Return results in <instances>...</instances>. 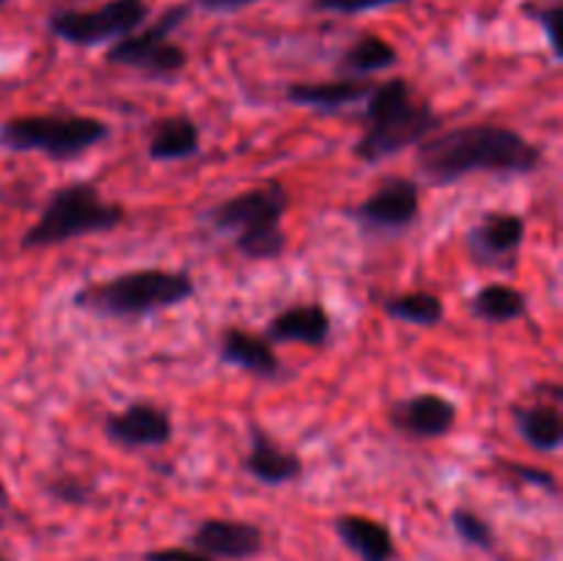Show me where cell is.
<instances>
[{"mask_svg":"<svg viewBox=\"0 0 563 561\" xmlns=\"http://www.w3.org/2000/svg\"><path fill=\"white\" fill-rule=\"evenodd\" d=\"M143 561H218L212 556L201 553L196 548H157V550H146L143 553Z\"/></svg>","mask_w":563,"mask_h":561,"instance_id":"29","label":"cell"},{"mask_svg":"<svg viewBox=\"0 0 563 561\" xmlns=\"http://www.w3.org/2000/svg\"><path fill=\"white\" fill-rule=\"evenodd\" d=\"M289 190L278 179L247 187L225 198L207 212L214 231L229 234L236 251L251 262H273L284 256L286 237L284 218L289 212Z\"/></svg>","mask_w":563,"mask_h":561,"instance_id":"4","label":"cell"},{"mask_svg":"<svg viewBox=\"0 0 563 561\" xmlns=\"http://www.w3.org/2000/svg\"><path fill=\"white\" fill-rule=\"evenodd\" d=\"M333 317L322 302H297L275 314L264 328L269 344H306L322 350L330 341Z\"/></svg>","mask_w":563,"mask_h":561,"instance_id":"15","label":"cell"},{"mask_svg":"<svg viewBox=\"0 0 563 561\" xmlns=\"http://www.w3.org/2000/svg\"><path fill=\"white\" fill-rule=\"evenodd\" d=\"M110 138L108 121L97 116L47 110L11 116L0 124V146L16 154H44L53 163H69Z\"/></svg>","mask_w":563,"mask_h":561,"instance_id":"6","label":"cell"},{"mask_svg":"<svg viewBox=\"0 0 563 561\" xmlns=\"http://www.w3.org/2000/svg\"><path fill=\"white\" fill-rule=\"evenodd\" d=\"M146 0H104L97 9H60L47 16V28L55 38L75 47L91 50L130 36L146 22Z\"/></svg>","mask_w":563,"mask_h":561,"instance_id":"8","label":"cell"},{"mask_svg":"<svg viewBox=\"0 0 563 561\" xmlns=\"http://www.w3.org/2000/svg\"><path fill=\"white\" fill-rule=\"evenodd\" d=\"M0 561H5V559H3V553H0Z\"/></svg>","mask_w":563,"mask_h":561,"instance_id":"33","label":"cell"},{"mask_svg":"<svg viewBox=\"0 0 563 561\" xmlns=\"http://www.w3.org/2000/svg\"><path fill=\"white\" fill-rule=\"evenodd\" d=\"M517 435L539 454H555L563 446V418L559 402H537V405L511 407Z\"/></svg>","mask_w":563,"mask_h":561,"instance_id":"20","label":"cell"},{"mask_svg":"<svg viewBox=\"0 0 563 561\" xmlns=\"http://www.w3.org/2000/svg\"><path fill=\"white\" fill-rule=\"evenodd\" d=\"M93 484L86 482L75 473H58V476L47 479V495L60 504H88L93 498Z\"/></svg>","mask_w":563,"mask_h":561,"instance_id":"25","label":"cell"},{"mask_svg":"<svg viewBox=\"0 0 563 561\" xmlns=\"http://www.w3.org/2000/svg\"><path fill=\"white\" fill-rule=\"evenodd\" d=\"M5 501V487H3V482H0V504H3Z\"/></svg>","mask_w":563,"mask_h":561,"instance_id":"31","label":"cell"},{"mask_svg":"<svg viewBox=\"0 0 563 561\" xmlns=\"http://www.w3.org/2000/svg\"><path fill=\"white\" fill-rule=\"evenodd\" d=\"M500 468L509 473L511 479L522 484H531V487L539 490H548L550 495H559V479H555L553 471L548 468H537V465H528V462H515V460H500Z\"/></svg>","mask_w":563,"mask_h":561,"instance_id":"26","label":"cell"},{"mask_svg":"<svg viewBox=\"0 0 563 561\" xmlns=\"http://www.w3.org/2000/svg\"><path fill=\"white\" fill-rule=\"evenodd\" d=\"M451 526H454L456 537L465 544L478 550H493L495 548V528L489 526L487 517H482L478 512L467 509V506H456L451 512Z\"/></svg>","mask_w":563,"mask_h":561,"instance_id":"24","label":"cell"},{"mask_svg":"<svg viewBox=\"0 0 563 561\" xmlns=\"http://www.w3.org/2000/svg\"><path fill=\"white\" fill-rule=\"evenodd\" d=\"M440 124L443 119L438 110L427 99H418L412 94L410 80L388 77L383 82H374L368 91L363 132L352 146V154L363 163L377 165L427 141L438 132Z\"/></svg>","mask_w":563,"mask_h":561,"instance_id":"2","label":"cell"},{"mask_svg":"<svg viewBox=\"0 0 563 561\" xmlns=\"http://www.w3.org/2000/svg\"><path fill=\"white\" fill-rule=\"evenodd\" d=\"M335 534L341 544L357 556L361 561H394L396 539L385 522L366 515H341L335 517Z\"/></svg>","mask_w":563,"mask_h":561,"instance_id":"19","label":"cell"},{"mask_svg":"<svg viewBox=\"0 0 563 561\" xmlns=\"http://www.w3.org/2000/svg\"><path fill=\"white\" fill-rule=\"evenodd\" d=\"M187 3L198 6L203 11H212V14H231V11H240L258 3V0H187Z\"/></svg>","mask_w":563,"mask_h":561,"instance_id":"30","label":"cell"},{"mask_svg":"<svg viewBox=\"0 0 563 561\" xmlns=\"http://www.w3.org/2000/svg\"><path fill=\"white\" fill-rule=\"evenodd\" d=\"M396 64H399V50L388 38L377 36V33H363L339 55L335 72L341 77H368Z\"/></svg>","mask_w":563,"mask_h":561,"instance_id":"21","label":"cell"},{"mask_svg":"<svg viewBox=\"0 0 563 561\" xmlns=\"http://www.w3.org/2000/svg\"><path fill=\"white\" fill-rule=\"evenodd\" d=\"M421 215V185L412 176H388L379 182L377 190L352 209V218L368 231H396L410 229Z\"/></svg>","mask_w":563,"mask_h":561,"instance_id":"9","label":"cell"},{"mask_svg":"<svg viewBox=\"0 0 563 561\" xmlns=\"http://www.w3.org/2000/svg\"><path fill=\"white\" fill-rule=\"evenodd\" d=\"M102 432L121 449H159L174 438V418L154 402H130L104 416Z\"/></svg>","mask_w":563,"mask_h":561,"instance_id":"10","label":"cell"},{"mask_svg":"<svg viewBox=\"0 0 563 561\" xmlns=\"http://www.w3.org/2000/svg\"><path fill=\"white\" fill-rule=\"evenodd\" d=\"M201 152V130L187 113L154 119L146 130V154L154 163H179Z\"/></svg>","mask_w":563,"mask_h":561,"instance_id":"18","label":"cell"},{"mask_svg":"<svg viewBox=\"0 0 563 561\" xmlns=\"http://www.w3.org/2000/svg\"><path fill=\"white\" fill-rule=\"evenodd\" d=\"M528 14L544 28V36H548L550 50H553L555 58H563V47H561V6H542V9H528Z\"/></svg>","mask_w":563,"mask_h":561,"instance_id":"28","label":"cell"},{"mask_svg":"<svg viewBox=\"0 0 563 561\" xmlns=\"http://www.w3.org/2000/svg\"><path fill=\"white\" fill-rule=\"evenodd\" d=\"M456 410L454 402L434 391H423V394L405 396V399L394 402L388 410V421L396 432L412 440H440L456 427Z\"/></svg>","mask_w":563,"mask_h":561,"instance_id":"11","label":"cell"},{"mask_svg":"<svg viewBox=\"0 0 563 561\" xmlns=\"http://www.w3.org/2000/svg\"><path fill=\"white\" fill-rule=\"evenodd\" d=\"M190 297H196V280L190 273L143 267L88 280L71 295V306L104 319H143L181 306Z\"/></svg>","mask_w":563,"mask_h":561,"instance_id":"3","label":"cell"},{"mask_svg":"<svg viewBox=\"0 0 563 561\" xmlns=\"http://www.w3.org/2000/svg\"><path fill=\"white\" fill-rule=\"evenodd\" d=\"M526 215L489 209L478 218V223L467 231V248L473 262L478 264H506L526 242Z\"/></svg>","mask_w":563,"mask_h":561,"instance_id":"13","label":"cell"},{"mask_svg":"<svg viewBox=\"0 0 563 561\" xmlns=\"http://www.w3.org/2000/svg\"><path fill=\"white\" fill-rule=\"evenodd\" d=\"M190 548L212 556L218 561H247L264 550V531L256 522L207 517L190 534Z\"/></svg>","mask_w":563,"mask_h":561,"instance_id":"12","label":"cell"},{"mask_svg":"<svg viewBox=\"0 0 563 561\" xmlns=\"http://www.w3.org/2000/svg\"><path fill=\"white\" fill-rule=\"evenodd\" d=\"M218 355L225 366H236L258 380H278L284 372L278 352L264 336L229 324L218 339Z\"/></svg>","mask_w":563,"mask_h":561,"instance_id":"16","label":"cell"},{"mask_svg":"<svg viewBox=\"0 0 563 561\" xmlns=\"http://www.w3.org/2000/svg\"><path fill=\"white\" fill-rule=\"evenodd\" d=\"M187 16H190V3L168 6L146 28L141 25L130 36L110 44L104 61L113 66L141 72L148 80H170L179 72H185L187 66V50L181 44L170 42V33L185 25Z\"/></svg>","mask_w":563,"mask_h":561,"instance_id":"7","label":"cell"},{"mask_svg":"<svg viewBox=\"0 0 563 561\" xmlns=\"http://www.w3.org/2000/svg\"><path fill=\"white\" fill-rule=\"evenodd\" d=\"M385 314L396 322L416 324V328H438L445 317V306L440 295L427 289L401 292V295H390L383 300Z\"/></svg>","mask_w":563,"mask_h":561,"instance_id":"23","label":"cell"},{"mask_svg":"<svg viewBox=\"0 0 563 561\" xmlns=\"http://www.w3.org/2000/svg\"><path fill=\"white\" fill-rule=\"evenodd\" d=\"M372 86L374 82L368 80V77H339V80H324V82L297 80L286 86L284 97L286 102L297 105V108L335 113V110H344L357 102H366Z\"/></svg>","mask_w":563,"mask_h":561,"instance_id":"17","label":"cell"},{"mask_svg":"<svg viewBox=\"0 0 563 561\" xmlns=\"http://www.w3.org/2000/svg\"><path fill=\"white\" fill-rule=\"evenodd\" d=\"M544 163L537 143L506 124H465L418 143L416 170L432 187H449L473 174L528 176Z\"/></svg>","mask_w":563,"mask_h":561,"instance_id":"1","label":"cell"},{"mask_svg":"<svg viewBox=\"0 0 563 561\" xmlns=\"http://www.w3.org/2000/svg\"><path fill=\"white\" fill-rule=\"evenodd\" d=\"M242 468H245L247 476L256 479L258 484H267V487L297 482L306 471L300 454L273 440V435L256 421H251V446H247Z\"/></svg>","mask_w":563,"mask_h":561,"instance_id":"14","label":"cell"},{"mask_svg":"<svg viewBox=\"0 0 563 561\" xmlns=\"http://www.w3.org/2000/svg\"><path fill=\"white\" fill-rule=\"evenodd\" d=\"M473 317L489 324H506L526 317L528 297L509 284H487L471 297Z\"/></svg>","mask_w":563,"mask_h":561,"instance_id":"22","label":"cell"},{"mask_svg":"<svg viewBox=\"0 0 563 561\" xmlns=\"http://www.w3.org/2000/svg\"><path fill=\"white\" fill-rule=\"evenodd\" d=\"M3 3H9V0H0V6H3Z\"/></svg>","mask_w":563,"mask_h":561,"instance_id":"32","label":"cell"},{"mask_svg":"<svg viewBox=\"0 0 563 561\" xmlns=\"http://www.w3.org/2000/svg\"><path fill=\"white\" fill-rule=\"evenodd\" d=\"M126 220V209L121 204L99 196L91 182H69L55 187L44 201L36 223L22 234V251H42V248L64 245V242L82 240L88 234H104L119 229Z\"/></svg>","mask_w":563,"mask_h":561,"instance_id":"5","label":"cell"},{"mask_svg":"<svg viewBox=\"0 0 563 561\" xmlns=\"http://www.w3.org/2000/svg\"><path fill=\"white\" fill-rule=\"evenodd\" d=\"M410 3V0H311V9L330 11V14H366V11L390 9V6Z\"/></svg>","mask_w":563,"mask_h":561,"instance_id":"27","label":"cell"}]
</instances>
